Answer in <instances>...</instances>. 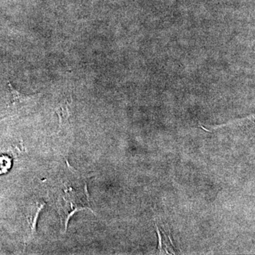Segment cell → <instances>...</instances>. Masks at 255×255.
I'll list each match as a JSON object with an SVG mask.
<instances>
[{
	"label": "cell",
	"instance_id": "cell-3",
	"mask_svg": "<svg viewBox=\"0 0 255 255\" xmlns=\"http://www.w3.org/2000/svg\"><path fill=\"white\" fill-rule=\"evenodd\" d=\"M72 105L71 100H65L60 102L55 108V113L58 116V122H59L60 129L63 126L68 123L70 117V107Z\"/></svg>",
	"mask_w": 255,
	"mask_h": 255
},
{
	"label": "cell",
	"instance_id": "cell-5",
	"mask_svg": "<svg viewBox=\"0 0 255 255\" xmlns=\"http://www.w3.org/2000/svg\"><path fill=\"white\" fill-rule=\"evenodd\" d=\"M155 227H156V231H157V235H158V238H159L158 249L159 250V251L162 252V236H161L160 232H159V228H158V227H157V226L156 224H155Z\"/></svg>",
	"mask_w": 255,
	"mask_h": 255
},
{
	"label": "cell",
	"instance_id": "cell-1",
	"mask_svg": "<svg viewBox=\"0 0 255 255\" xmlns=\"http://www.w3.org/2000/svg\"><path fill=\"white\" fill-rule=\"evenodd\" d=\"M8 87L9 102L7 108L14 114H24L29 112L33 107H36L42 96L41 93L31 95H24L16 90L10 81H8Z\"/></svg>",
	"mask_w": 255,
	"mask_h": 255
},
{
	"label": "cell",
	"instance_id": "cell-4",
	"mask_svg": "<svg viewBox=\"0 0 255 255\" xmlns=\"http://www.w3.org/2000/svg\"><path fill=\"white\" fill-rule=\"evenodd\" d=\"M11 167V159L7 156L0 157V174L6 173Z\"/></svg>",
	"mask_w": 255,
	"mask_h": 255
},
{
	"label": "cell",
	"instance_id": "cell-2",
	"mask_svg": "<svg viewBox=\"0 0 255 255\" xmlns=\"http://www.w3.org/2000/svg\"><path fill=\"white\" fill-rule=\"evenodd\" d=\"M45 206H46V203L44 201H36L33 206V209L30 210V213H28L27 220L30 229H31V233H30L29 238L27 240V243H29L36 234L37 221H38L42 210L44 209Z\"/></svg>",
	"mask_w": 255,
	"mask_h": 255
}]
</instances>
